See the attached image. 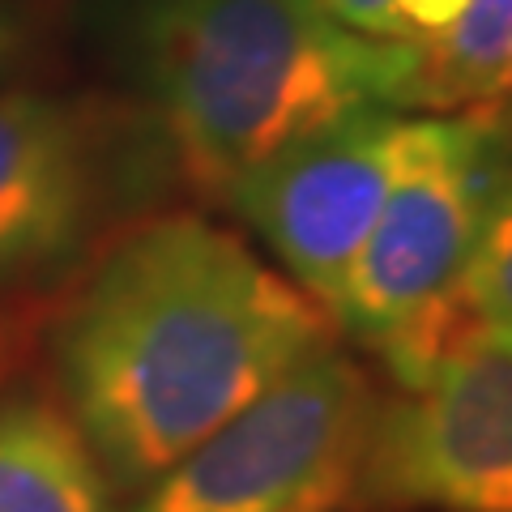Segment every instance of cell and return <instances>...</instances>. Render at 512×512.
Listing matches in <instances>:
<instances>
[{
  "mask_svg": "<svg viewBox=\"0 0 512 512\" xmlns=\"http://www.w3.org/2000/svg\"><path fill=\"white\" fill-rule=\"evenodd\" d=\"M333 316L244 239L158 214L90 256L56 316L69 419L120 487H150L316 350Z\"/></svg>",
  "mask_w": 512,
  "mask_h": 512,
  "instance_id": "1",
  "label": "cell"
},
{
  "mask_svg": "<svg viewBox=\"0 0 512 512\" xmlns=\"http://www.w3.org/2000/svg\"><path fill=\"white\" fill-rule=\"evenodd\" d=\"M150 94L175 158L210 197L355 111L414 103L419 52L355 35L320 0H150Z\"/></svg>",
  "mask_w": 512,
  "mask_h": 512,
  "instance_id": "2",
  "label": "cell"
},
{
  "mask_svg": "<svg viewBox=\"0 0 512 512\" xmlns=\"http://www.w3.org/2000/svg\"><path fill=\"white\" fill-rule=\"evenodd\" d=\"M376 402L355 359L316 350L158 474L133 512H338Z\"/></svg>",
  "mask_w": 512,
  "mask_h": 512,
  "instance_id": "3",
  "label": "cell"
},
{
  "mask_svg": "<svg viewBox=\"0 0 512 512\" xmlns=\"http://www.w3.org/2000/svg\"><path fill=\"white\" fill-rule=\"evenodd\" d=\"M500 184L495 137L483 120H402L389 192L333 320L376 346L444 303Z\"/></svg>",
  "mask_w": 512,
  "mask_h": 512,
  "instance_id": "4",
  "label": "cell"
},
{
  "mask_svg": "<svg viewBox=\"0 0 512 512\" xmlns=\"http://www.w3.org/2000/svg\"><path fill=\"white\" fill-rule=\"evenodd\" d=\"M107 133L82 103L0 90V376L107 214Z\"/></svg>",
  "mask_w": 512,
  "mask_h": 512,
  "instance_id": "5",
  "label": "cell"
},
{
  "mask_svg": "<svg viewBox=\"0 0 512 512\" xmlns=\"http://www.w3.org/2000/svg\"><path fill=\"white\" fill-rule=\"evenodd\" d=\"M355 491L376 508L512 512V346L474 333L423 384L376 402Z\"/></svg>",
  "mask_w": 512,
  "mask_h": 512,
  "instance_id": "6",
  "label": "cell"
},
{
  "mask_svg": "<svg viewBox=\"0 0 512 512\" xmlns=\"http://www.w3.org/2000/svg\"><path fill=\"white\" fill-rule=\"evenodd\" d=\"M397 128L402 116L393 111H355L265 158L227 188L231 210L329 316L380 218L397 163Z\"/></svg>",
  "mask_w": 512,
  "mask_h": 512,
  "instance_id": "7",
  "label": "cell"
},
{
  "mask_svg": "<svg viewBox=\"0 0 512 512\" xmlns=\"http://www.w3.org/2000/svg\"><path fill=\"white\" fill-rule=\"evenodd\" d=\"M0 512H111L103 466L52 402L0 406Z\"/></svg>",
  "mask_w": 512,
  "mask_h": 512,
  "instance_id": "8",
  "label": "cell"
},
{
  "mask_svg": "<svg viewBox=\"0 0 512 512\" xmlns=\"http://www.w3.org/2000/svg\"><path fill=\"white\" fill-rule=\"evenodd\" d=\"M414 52V103L512 99V0H466L461 18Z\"/></svg>",
  "mask_w": 512,
  "mask_h": 512,
  "instance_id": "9",
  "label": "cell"
},
{
  "mask_svg": "<svg viewBox=\"0 0 512 512\" xmlns=\"http://www.w3.org/2000/svg\"><path fill=\"white\" fill-rule=\"evenodd\" d=\"M457 295L487 338L512 346V180L495 188L457 278Z\"/></svg>",
  "mask_w": 512,
  "mask_h": 512,
  "instance_id": "10",
  "label": "cell"
},
{
  "mask_svg": "<svg viewBox=\"0 0 512 512\" xmlns=\"http://www.w3.org/2000/svg\"><path fill=\"white\" fill-rule=\"evenodd\" d=\"M320 9H325L338 26L355 30V35L389 39V43L402 39V26H397V13H393V0H320Z\"/></svg>",
  "mask_w": 512,
  "mask_h": 512,
  "instance_id": "11",
  "label": "cell"
},
{
  "mask_svg": "<svg viewBox=\"0 0 512 512\" xmlns=\"http://www.w3.org/2000/svg\"><path fill=\"white\" fill-rule=\"evenodd\" d=\"M461 9H466V0H393V13H397V26H402L406 43L444 35L461 18Z\"/></svg>",
  "mask_w": 512,
  "mask_h": 512,
  "instance_id": "12",
  "label": "cell"
},
{
  "mask_svg": "<svg viewBox=\"0 0 512 512\" xmlns=\"http://www.w3.org/2000/svg\"><path fill=\"white\" fill-rule=\"evenodd\" d=\"M30 35H35V18L26 0H0V82L13 77V69L26 60Z\"/></svg>",
  "mask_w": 512,
  "mask_h": 512,
  "instance_id": "13",
  "label": "cell"
}]
</instances>
